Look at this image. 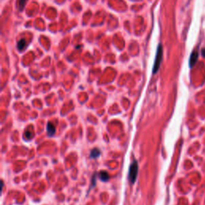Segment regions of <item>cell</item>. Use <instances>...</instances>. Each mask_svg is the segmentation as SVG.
I'll return each mask as SVG.
<instances>
[{"label":"cell","mask_w":205,"mask_h":205,"mask_svg":"<svg viewBox=\"0 0 205 205\" xmlns=\"http://www.w3.org/2000/svg\"><path fill=\"white\" fill-rule=\"evenodd\" d=\"M138 162L135 160L132 162V164L130 165V168H129V175H128V179L129 181L131 183H134L136 181V178H137L138 175Z\"/></svg>","instance_id":"1"},{"label":"cell","mask_w":205,"mask_h":205,"mask_svg":"<svg viewBox=\"0 0 205 205\" xmlns=\"http://www.w3.org/2000/svg\"><path fill=\"white\" fill-rule=\"evenodd\" d=\"M162 57H163V46H162L161 44H159L157 48L156 55V59H155L153 70H152L153 74H156L158 71V70H159L161 61H162Z\"/></svg>","instance_id":"2"},{"label":"cell","mask_w":205,"mask_h":205,"mask_svg":"<svg viewBox=\"0 0 205 205\" xmlns=\"http://www.w3.org/2000/svg\"><path fill=\"white\" fill-rule=\"evenodd\" d=\"M198 57H199V52H198V49H196L192 52V54H191V55H190V59H189L190 67H192L194 65H195L198 60Z\"/></svg>","instance_id":"3"},{"label":"cell","mask_w":205,"mask_h":205,"mask_svg":"<svg viewBox=\"0 0 205 205\" xmlns=\"http://www.w3.org/2000/svg\"><path fill=\"white\" fill-rule=\"evenodd\" d=\"M46 131H47V133H48V135L50 136H52L54 135V134L55 133V126H54L51 123H47V126H46Z\"/></svg>","instance_id":"4"},{"label":"cell","mask_w":205,"mask_h":205,"mask_svg":"<svg viewBox=\"0 0 205 205\" xmlns=\"http://www.w3.org/2000/svg\"><path fill=\"white\" fill-rule=\"evenodd\" d=\"M99 178L102 181L106 182L109 179V175L106 171H103L99 172Z\"/></svg>","instance_id":"5"},{"label":"cell","mask_w":205,"mask_h":205,"mask_svg":"<svg viewBox=\"0 0 205 205\" xmlns=\"http://www.w3.org/2000/svg\"><path fill=\"white\" fill-rule=\"evenodd\" d=\"M17 46L19 51H23L25 48V46H26V40H25V39H21V40H19V42H18Z\"/></svg>","instance_id":"6"},{"label":"cell","mask_w":205,"mask_h":205,"mask_svg":"<svg viewBox=\"0 0 205 205\" xmlns=\"http://www.w3.org/2000/svg\"><path fill=\"white\" fill-rule=\"evenodd\" d=\"M100 156V151L98 148H95L91 151V157L92 159H95V158H97Z\"/></svg>","instance_id":"7"},{"label":"cell","mask_w":205,"mask_h":205,"mask_svg":"<svg viewBox=\"0 0 205 205\" xmlns=\"http://www.w3.org/2000/svg\"><path fill=\"white\" fill-rule=\"evenodd\" d=\"M27 2V0H19V6L20 10H23L26 2Z\"/></svg>","instance_id":"8"},{"label":"cell","mask_w":205,"mask_h":205,"mask_svg":"<svg viewBox=\"0 0 205 205\" xmlns=\"http://www.w3.org/2000/svg\"><path fill=\"white\" fill-rule=\"evenodd\" d=\"M201 54H202V56L205 58V48L202 49V51H201Z\"/></svg>","instance_id":"9"},{"label":"cell","mask_w":205,"mask_h":205,"mask_svg":"<svg viewBox=\"0 0 205 205\" xmlns=\"http://www.w3.org/2000/svg\"><path fill=\"white\" fill-rule=\"evenodd\" d=\"M30 135H30V133H28V132H27V138H28V137H30Z\"/></svg>","instance_id":"10"}]
</instances>
